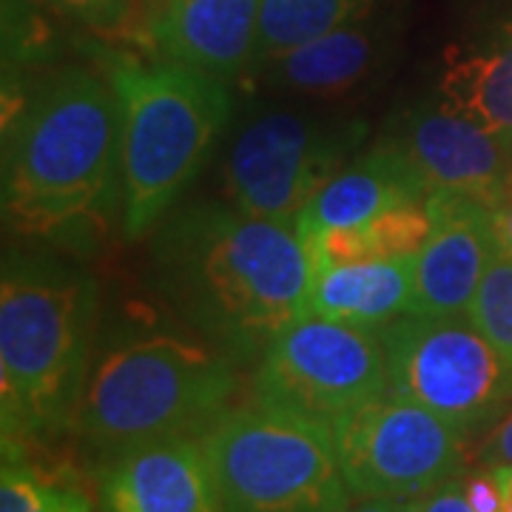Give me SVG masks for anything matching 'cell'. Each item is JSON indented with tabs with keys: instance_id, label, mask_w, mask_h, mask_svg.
<instances>
[{
	"instance_id": "6da1fadb",
	"label": "cell",
	"mask_w": 512,
	"mask_h": 512,
	"mask_svg": "<svg viewBox=\"0 0 512 512\" xmlns=\"http://www.w3.org/2000/svg\"><path fill=\"white\" fill-rule=\"evenodd\" d=\"M151 234V279L165 305L234 362L259 359L308 313L313 259L293 222L205 200L168 211Z\"/></svg>"
},
{
	"instance_id": "7a4b0ae2",
	"label": "cell",
	"mask_w": 512,
	"mask_h": 512,
	"mask_svg": "<svg viewBox=\"0 0 512 512\" xmlns=\"http://www.w3.org/2000/svg\"><path fill=\"white\" fill-rule=\"evenodd\" d=\"M120 205V120L109 77L52 74L20 106L3 146V220L29 239L80 242Z\"/></svg>"
},
{
	"instance_id": "3957f363",
	"label": "cell",
	"mask_w": 512,
	"mask_h": 512,
	"mask_svg": "<svg viewBox=\"0 0 512 512\" xmlns=\"http://www.w3.org/2000/svg\"><path fill=\"white\" fill-rule=\"evenodd\" d=\"M97 282L69 259L9 251L0 276L3 450L52 444L74 427L92 373Z\"/></svg>"
},
{
	"instance_id": "277c9868",
	"label": "cell",
	"mask_w": 512,
	"mask_h": 512,
	"mask_svg": "<svg viewBox=\"0 0 512 512\" xmlns=\"http://www.w3.org/2000/svg\"><path fill=\"white\" fill-rule=\"evenodd\" d=\"M109 83L120 120L123 234H151L177 208L185 188L231 120V92L220 77L174 60L114 55Z\"/></svg>"
},
{
	"instance_id": "5b68a950",
	"label": "cell",
	"mask_w": 512,
	"mask_h": 512,
	"mask_svg": "<svg viewBox=\"0 0 512 512\" xmlns=\"http://www.w3.org/2000/svg\"><path fill=\"white\" fill-rule=\"evenodd\" d=\"M237 393V362L177 333L117 339L97 359L72 433L97 458L134 444L200 436Z\"/></svg>"
},
{
	"instance_id": "8992f818",
	"label": "cell",
	"mask_w": 512,
	"mask_h": 512,
	"mask_svg": "<svg viewBox=\"0 0 512 512\" xmlns=\"http://www.w3.org/2000/svg\"><path fill=\"white\" fill-rule=\"evenodd\" d=\"M200 441L225 512H345L353 504L325 424L251 402L228 407Z\"/></svg>"
},
{
	"instance_id": "52a82bcc",
	"label": "cell",
	"mask_w": 512,
	"mask_h": 512,
	"mask_svg": "<svg viewBox=\"0 0 512 512\" xmlns=\"http://www.w3.org/2000/svg\"><path fill=\"white\" fill-rule=\"evenodd\" d=\"M379 330L390 390L427 407L464 439L487 433L507 413L512 370L470 313H404Z\"/></svg>"
},
{
	"instance_id": "ba28073f",
	"label": "cell",
	"mask_w": 512,
	"mask_h": 512,
	"mask_svg": "<svg viewBox=\"0 0 512 512\" xmlns=\"http://www.w3.org/2000/svg\"><path fill=\"white\" fill-rule=\"evenodd\" d=\"M390 390L379 328L305 313L256 359L251 402L330 427Z\"/></svg>"
},
{
	"instance_id": "9c48e42d",
	"label": "cell",
	"mask_w": 512,
	"mask_h": 512,
	"mask_svg": "<svg viewBox=\"0 0 512 512\" xmlns=\"http://www.w3.org/2000/svg\"><path fill=\"white\" fill-rule=\"evenodd\" d=\"M353 117L313 111H262L239 128L225 160V194L239 211L296 222L308 202L365 140Z\"/></svg>"
},
{
	"instance_id": "30bf717a",
	"label": "cell",
	"mask_w": 512,
	"mask_h": 512,
	"mask_svg": "<svg viewBox=\"0 0 512 512\" xmlns=\"http://www.w3.org/2000/svg\"><path fill=\"white\" fill-rule=\"evenodd\" d=\"M353 501H410L464 473L467 441L427 407L384 390L330 424Z\"/></svg>"
},
{
	"instance_id": "8fae6325",
	"label": "cell",
	"mask_w": 512,
	"mask_h": 512,
	"mask_svg": "<svg viewBox=\"0 0 512 512\" xmlns=\"http://www.w3.org/2000/svg\"><path fill=\"white\" fill-rule=\"evenodd\" d=\"M387 143L410 160L427 194L464 191L493 202L510 197L512 137L441 100L402 111L390 123Z\"/></svg>"
},
{
	"instance_id": "7c38bea8",
	"label": "cell",
	"mask_w": 512,
	"mask_h": 512,
	"mask_svg": "<svg viewBox=\"0 0 512 512\" xmlns=\"http://www.w3.org/2000/svg\"><path fill=\"white\" fill-rule=\"evenodd\" d=\"M495 205L498 202L464 191H439L427 197L433 228L416 254L410 313H470L484 271L498 248Z\"/></svg>"
},
{
	"instance_id": "4fadbf2b",
	"label": "cell",
	"mask_w": 512,
	"mask_h": 512,
	"mask_svg": "<svg viewBox=\"0 0 512 512\" xmlns=\"http://www.w3.org/2000/svg\"><path fill=\"white\" fill-rule=\"evenodd\" d=\"M103 512H225L200 436L134 444L100 458Z\"/></svg>"
},
{
	"instance_id": "5bb4252c",
	"label": "cell",
	"mask_w": 512,
	"mask_h": 512,
	"mask_svg": "<svg viewBox=\"0 0 512 512\" xmlns=\"http://www.w3.org/2000/svg\"><path fill=\"white\" fill-rule=\"evenodd\" d=\"M262 0H160L146 23L154 55L231 80L254 66Z\"/></svg>"
},
{
	"instance_id": "9a60e30c",
	"label": "cell",
	"mask_w": 512,
	"mask_h": 512,
	"mask_svg": "<svg viewBox=\"0 0 512 512\" xmlns=\"http://www.w3.org/2000/svg\"><path fill=\"white\" fill-rule=\"evenodd\" d=\"M427 197L430 194L410 160L384 140L336 171L293 225L299 237L311 242L325 231L362 225L387 208L424 202Z\"/></svg>"
},
{
	"instance_id": "2e32d148",
	"label": "cell",
	"mask_w": 512,
	"mask_h": 512,
	"mask_svg": "<svg viewBox=\"0 0 512 512\" xmlns=\"http://www.w3.org/2000/svg\"><path fill=\"white\" fill-rule=\"evenodd\" d=\"M387 46V26L367 15L313 37L256 69H265V80L282 92L339 97L376 74L379 60L387 55Z\"/></svg>"
},
{
	"instance_id": "e0dca14e",
	"label": "cell",
	"mask_w": 512,
	"mask_h": 512,
	"mask_svg": "<svg viewBox=\"0 0 512 512\" xmlns=\"http://www.w3.org/2000/svg\"><path fill=\"white\" fill-rule=\"evenodd\" d=\"M416 256L362 259L313 271L308 313L365 328H384L410 313Z\"/></svg>"
},
{
	"instance_id": "ac0fdd59",
	"label": "cell",
	"mask_w": 512,
	"mask_h": 512,
	"mask_svg": "<svg viewBox=\"0 0 512 512\" xmlns=\"http://www.w3.org/2000/svg\"><path fill=\"white\" fill-rule=\"evenodd\" d=\"M436 100L512 137V20L444 52Z\"/></svg>"
},
{
	"instance_id": "d6986e66",
	"label": "cell",
	"mask_w": 512,
	"mask_h": 512,
	"mask_svg": "<svg viewBox=\"0 0 512 512\" xmlns=\"http://www.w3.org/2000/svg\"><path fill=\"white\" fill-rule=\"evenodd\" d=\"M430 228H433V222H430L427 200L407 202V205L387 208L362 225L325 231L305 245L311 251L313 271H316L322 265L416 256L430 237Z\"/></svg>"
},
{
	"instance_id": "ffe728a7",
	"label": "cell",
	"mask_w": 512,
	"mask_h": 512,
	"mask_svg": "<svg viewBox=\"0 0 512 512\" xmlns=\"http://www.w3.org/2000/svg\"><path fill=\"white\" fill-rule=\"evenodd\" d=\"M379 0H262L254 66L376 12Z\"/></svg>"
},
{
	"instance_id": "44dd1931",
	"label": "cell",
	"mask_w": 512,
	"mask_h": 512,
	"mask_svg": "<svg viewBox=\"0 0 512 512\" xmlns=\"http://www.w3.org/2000/svg\"><path fill=\"white\" fill-rule=\"evenodd\" d=\"M470 319L501 353L512 370V254L501 245L478 285L476 299L470 305Z\"/></svg>"
},
{
	"instance_id": "7402d4cb",
	"label": "cell",
	"mask_w": 512,
	"mask_h": 512,
	"mask_svg": "<svg viewBox=\"0 0 512 512\" xmlns=\"http://www.w3.org/2000/svg\"><path fill=\"white\" fill-rule=\"evenodd\" d=\"M63 487L46 478L37 467L20 461L18 453H3L0 473V512H60Z\"/></svg>"
},
{
	"instance_id": "603a6c76",
	"label": "cell",
	"mask_w": 512,
	"mask_h": 512,
	"mask_svg": "<svg viewBox=\"0 0 512 512\" xmlns=\"http://www.w3.org/2000/svg\"><path fill=\"white\" fill-rule=\"evenodd\" d=\"M63 15L97 32H117L131 15L134 0H49Z\"/></svg>"
},
{
	"instance_id": "cb8c5ba5",
	"label": "cell",
	"mask_w": 512,
	"mask_h": 512,
	"mask_svg": "<svg viewBox=\"0 0 512 512\" xmlns=\"http://www.w3.org/2000/svg\"><path fill=\"white\" fill-rule=\"evenodd\" d=\"M404 512H476V507L467 495V481L461 473V476L427 490L424 495L404 501Z\"/></svg>"
},
{
	"instance_id": "d4e9b609",
	"label": "cell",
	"mask_w": 512,
	"mask_h": 512,
	"mask_svg": "<svg viewBox=\"0 0 512 512\" xmlns=\"http://www.w3.org/2000/svg\"><path fill=\"white\" fill-rule=\"evenodd\" d=\"M481 467H512V404L507 413L484 433L478 447Z\"/></svg>"
},
{
	"instance_id": "484cf974",
	"label": "cell",
	"mask_w": 512,
	"mask_h": 512,
	"mask_svg": "<svg viewBox=\"0 0 512 512\" xmlns=\"http://www.w3.org/2000/svg\"><path fill=\"white\" fill-rule=\"evenodd\" d=\"M495 237L498 245L512 254V197H504L495 205Z\"/></svg>"
},
{
	"instance_id": "4316f807",
	"label": "cell",
	"mask_w": 512,
	"mask_h": 512,
	"mask_svg": "<svg viewBox=\"0 0 512 512\" xmlns=\"http://www.w3.org/2000/svg\"><path fill=\"white\" fill-rule=\"evenodd\" d=\"M501 490V512H512V467H490Z\"/></svg>"
},
{
	"instance_id": "83f0119b",
	"label": "cell",
	"mask_w": 512,
	"mask_h": 512,
	"mask_svg": "<svg viewBox=\"0 0 512 512\" xmlns=\"http://www.w3.org/2000/svg\"><path fill=\"white\" fill-rule=\"evenodd\" d=\"M345 512H404V501H353Z\"/></svg>"
},
{
	"instance_id": "f1b7e54d",
	"label": "cell",
	"mask_w": 512,
	"mask_h": 512,
	"mask_svg": "<svg viewBox=\"0 0 512 512\" xmlns=\"http://www.w3.org/2000/svg\"><path fill=\"white\" fill-rule=\"evenodd\" d=\"M60 512H94V507L86 495L69 487V490H63V507H60Z\"/></svg>"
}]
</instances>
